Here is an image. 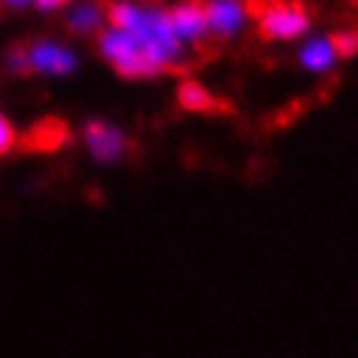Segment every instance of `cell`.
I'll return each instance as SVG.
<instances>
[{
    "label": "cell",
    "mask_w": 358,
    "mask_h": 358,
    "mask_svg": "<svg viewBox=\"0 0 358 358\" xmlns=\"http://www.w3.org/2000/svg\"><path fill=\"white\" fill-rule=\"evenodd\" d=\"M249 15L258 22L262 40H294L310 28L307 13L289 0H249Z\"/></svg>",
    "instance_id": "1"
},
{
    "label": "cell",
    "mask_w": 358,
    "mask_h": 358,
    "mask_svg": "<svg viewBox=\"0 0 358 358\" xmlns=\"http://www.w3.org/2000/svg\"><path fill=\"white\" fill-rule=\"evenodd\" d=\"M70 124L64 119H55V115H49V119L37 122L31 131H24L19 143L24 152H37V155H46V152H58L64 149L70 143Z\"/></svg>",
    "instance_id": "2"
},
{
    "label": "cell",
    "mask_w": 358,
    "mask_h": 358,
    "mask_svg": "<svg viewBox=\"0 0 358 358\" xmlns=\"http://www.w3.org/2000/svg\"><path fill=\"white\" fill-rule=\"evenodd\" d=\"M85 143L88 149H92V155L97 161H115L124 155V146H128V140H124V134L119 128H113L110 122H88L85 124Z\"/></svg>",
    "instance_id": "3"
},
{
    "label": "cell",
    "mask_w": 358,
    "mask_h": 358,
    "mask_svg": "<svg viewBox=\"0 0 358 358\" xmlns=\"http://www.w3.org/2000/svg\"><path fill=\"white\" fill-rule=\"evenodd\" d=\"M28 61H31V70L55 73V76H64L76 67L73 52L61 49V46H55V43H34V46H28Z\"/></svg>",
    "instance_id": "4"
},
{
    "label": "cell",
    "mask_w": 358,
    "mask_h": 358,
    "mask_svg": "<svg viewBox=\"0 0 358 358\" xmlns=\"http://www.w3.org/2000/svg\"><path fill=\"white\" fill-rule=\"evenodd\" d=\"M170 24H173L176 37L179 40H201L203 34L210 31V22H207V10L201 3H182V6H173L167 13Z\"/></svg>",
    "instance_id": "5"
},
{
    "label": "cell",
    "mask_w": 358,
    "mask_h": 358,
    "mask_svg": "<svg viewBox=\"0 0 358 358\" xmlns=\"http://www.w3.org/2000/svg\"><path fill=\"white\" fill-rule=\"evenodd\" d=\"M176 101H179L182 110H189V113H231L228 103H222L219 97H213L207 88H203L201 83H194V79L179 85Z\"/></svg>",
    "instance_id": "6"
},
{
    "label": "cell",
    "mask_w": 358,
    "mask_h": 358,
    "mask_svg": "<svg viewBox=\"0 0 358 358\" xmlns=\"http://www.w3.org/2000/svg\"><path fill=\"white\" fill-rule=\"evenodd\" d=\"M203 10H207L210 28L222 34V37H231V34L240 31V24H243V10H240V3H234V0H213Z\"/></svg>",
    "instance_id": "7"
},
{
    "label": "cell",
    "mask_w": 358,
    "mask_h": 358,
    "mask_svg": "<svg viewBox=\"0 0 358 358\" xmlns=\"http://www.w3.org/2000/svg\"><path fill=\"white\" fill-rule=\"evenodd\" d=\"M334 61H337V55H334V49H331L328 40H313L310 46L301 52V64L307 70H316V73L334 67Z\"/></svg>",
    "instance_id": "8"
},
{
    "label": "cell",
    "mask_w": 358,
    "mask_h": 358,
    "mask_svg": "<svg viewBox=\"0 0 358 358\" xmlns=\"http://www.w3.org/2000/svg\"><path fill=\"white\" fill-rule=\"evenodd\" d=\"M106 19H110L113 31H122V34H131L140 28V19H143V10L131 3H110L106 6Z\"/></svg>",
    "instance_id": "9"
},
{
    "label": "cell",
    "mask_w": 358,
    "mask_h": 358,
    "mask_svg": "<svg viewBox=\"0 0 358 358\" xmlns=\"http://www.w3.org/2000/svg\"><path fill=\"white\" fill-rule=\"evenodd\" d=\"M101 10L97 6H79V10H73L67 15V28L79 34V37H92V34L101 31Z\"/></svg>",
    "instance_id": "10"
},
{
    "label": "cell",
    "mask_w": 358,
    "mask_h": 358,
    "mask_svg": "<svg viewBox=\"0 0 358 358\" xmlns=\"http://www.w3.org/2000/svg\"><path fill=\"white\" fill-rule=\"evenodd\" d=\"M337 58H355L358 55V31H337L328 37Z\"/></svg>",
    "instance_id": "11"
},
{
    "label": "cell",
    "mask_w": 358,
    "mask_h": 358,
    "mask_svg": "<svg viewBox=\"0 0 358 358\" xmlns=\"http://www.w3.org/2000/svg\"><path fill=\"white\" fill-rule=\"evenodd\" d=\"M15 146H19V134H15V128L10 124V119L0 113V158H6Z\"/></svg>",
    "instance_id": "12"
},
{
    "label": "cell",
    "mask_w": 358,
    "mask_h": 358,
    "mask_svg": "<svg viewBox=\"0 0 358 358\" xmlns=\"http://www.w3.org/2000/svg\"><path fill=\"white\" fill-rule=\"evenodd\" d=\"M6 67L13 73H31V61H28V46H15L6 52Z\"/></svg>",
    "instance_id": "13"
},
{
    "label": "cell",
    "mask_w": 358,
    "mask_h": 358,
    "mask_svg": "<svg viewBox=\"0 0 358 358\" xmlns=\"http://www.w3.org/2000/svg\"><path fill=\"white\" fill-rule=\"evenodd\" d=\"M67 0H37L40 10H58V6H64Z\"/></svg>",
    "instance_id": "14"
},
{
    "label": "cell",
    "mask_w": 358,
    "mask_h": 358,
    "mask_svg": "<svg viewBox=\"0 0 358 358\" xmlns=\"http://www.w3.org/2000/svg\"><path fill=\"white\" fill-rule=\"evenodd\" d=\"M6 3H13V6H22V3H28V0H6Z\"/></svg>",
    "instance_id": "15"
}]
</instances>
